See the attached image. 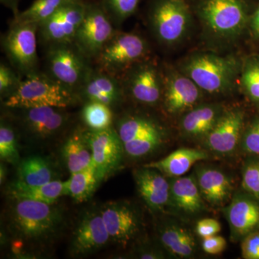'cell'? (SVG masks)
Wrapping results in <instances>:
<instances>
[{
  "mask_svg": "<svg viewBox=\"0 0 259 259\" xmlns=\"http://www.w3.org/2000/svg\"><path fill=\"white\" fill-rule=\"evenodd\" d=\"M98 2L115 28L118 29L136 12L141 0H98Z\"/></svg>",
  "mask_w": 259,
  "mask_h": 259,
  "instance_id": "d6a6232c",
  "label": "cell"
},
{
  "mask_svg": "<svg viewBox=\"0 0 259 259\" xmlns=\"http://www.w3.org/2000/svg\"><path fill=\"white\" fill-rule=\"evenodd\" d=\"M224 212L233 238L247 236L259 226V204L244 196L233 198Z\"/></svg>",
  "mask_w": 259,
  "mask_h": 259,
  "instance_id": "d6986e66",
  "label": "cell"
},
{
  "mask_svg": "<svg viewBox=\"0 0 259 259\" xmlns=\"http://www.w3.org/2000/svg\"><path fill=\"white\" fill-rule=\"evenodd\" d=\"M221 116V110L214 105L197 107L184 117L182 122V131L190 137H206Z\"/></svg>",
  "mask_w": 259,
  "mask_h": 259,
  "instance_id": "4316f807",
  "label": "cell"
},
{
  "mask_svg": "<svg viewBox=\"0 0 259 259\" xmlns=\"http://www.w3.org/2000/svg\"><path fill=\"white\" fill-rule=\"evenodd\" d=\"M110 241L100 210L90 209L83 213L75 227L71 243L74 256H83L101 249Z\"/></svg>",
  "mask_w": 259,
  "mask_h": 259,
  "instance_id": "9a60e30c",
  "label": "cell"
},
{
  "mask_svg": "<svg viewBox=\"0 0 259 259\" xmlns=\"http://www.w3.org/2000/svg\"><path fill=\"white\" fill-rule=\"evenodd\" d=\"M93 162L82 171L71 174L64 182V195H69L76 202H83L91 197L99 185Z\"/></svg>",
  "mask_w": 259,
  "mask_h": 259,
  "instance_id": "f1b7e54d",
  "label": "cell"
},
{
  "mask_svg": "<svg viewBox=\"0 0 259 259\" xmlns=\"http://www.w3.org/2000/svg\"><path fill=\"white\" fill-rule=\"evenodd\" d=\"M242 82L250 98L259 102V62L250 63L245 66Z\"/></svg>",
  "mask_w": 259,
  "mask_h": 259,
  "instance_id": "8d00e7d4",
  "label": "cell"
},
{
  "mask_svg": "<svg viewBox=\"0 0 259 259\" xmlns=\"http://www.w3.org/2000/svg\"><path fill=\"white\" fill-rule=\"evenodd\" d=\"M202 245L206 253L211 255H218L226 249L227 242L223 237L216 235L204 238Z\"/></svg>",
  "mask_w": 259,
  "mask_h": 259,
  "instance_id": "b9f144b4",
  "label": "cell"
},
{
  "mask_svg": "<svg viewBox=\"0 0 259 259\" xmlns=\"http://www.w3.org/2000/svg\"><path fill=\"white\" fill-rule=\"evenodd\" d=\"M243 124V114L231 110L221 115L210 132L206 136V146L219 154L228 155L235 151Z\"/></svg>",
  "mask_w": 259,
  "mask_h": 259,
  "instance_id": "e0dca14e",
  "label": "cell"
},
{
  "mask_svg": "<svg viewBox=\"0 0 259 259\" xmlns=\"http://www.w3.org/2000/svg\"><path fill=\"white\" fill-rule=\"evenodd\" d=\"M203 199L196 177H175L170 183L169 204L186 214L202 212Z\"/></svg>",
  "mask_w": 259,
  "mask_h": 259,
  "instance_id": "44dd1931",
  "label": "cell"
},
{
  "mask_svg": "<svg viewBox=\"0 0 259 259\" xmlns=\"http://www.w3.org/2000/svg\"><path fill=\"white\" fill-rule=\"evenodd\" d=\"M139 258L144 259H158L164 258V255L159 250L155 249H146L141 250Z\"/></svg>",
  "mask_w": 259,
  "mask_h": 259,
  "instance_id": "7bdbcfd3",
  "label": "cell"
},
{
  "mask_svg": "<svg viewBox=\"0 0 259 259\" xmlns=\"http://www.w3.org/2000/svg\"><path fill=\"white\" fill-rule=\"evenodd\" d=\"M63 156L71 175L91 166L93 153L83 129L78 127L68 138L63 147Z\"/></svg>",
  "mask_w": 259,
  "mask_h": 259,
  "instance_id": "484cf974",
  "label": "cell"
},
{
  "mask_svg": "<svg viewBox=\"0 0 259 259\" xmlns=\"http://www.w3.org/2000/svg\"><path fill=\"white\" fill-rule=\"evenodd\" d=\"M190 13L185 0H156L150 13V23L159 41L171 44L184 35Z\"/></svg>",
  "mask_w": 259,
  "mask_h": 259,
  "instance_id": "7c38bea8",
  "label": "cell"
},
{
  "mask_svg": "<svg viewBox=\"0 0 259 259\" xmlns=\"http://www.w3.org/2000/svg\"><path fill=\"white\" fill-rule=\"evenodd\" d=\"M241 252L243 258L259 259V232H253L245 237Z\"/></svg>",
  "mask_w": 259,
  "mask_h": 259,
  "instance_id": "ab89813d",
  "label": "cell"
},
{
  "mask_svg": "<svg viewBox=\"0 0 259 259\" xmlns=\"http://www.w3.org/2000/svg\"><path fill=\"white\" fill-rule=\"evenodd\" d=\"M2 5L13 12V15L16 16L19 13L18 6L20 0H0Z\"/></svg>",
  "mask_w": 259,
  "mask_h": 259,
  "instance_id": "ee69618b",
  "label": "cell"
},
{
  "mask_svg": "<svg viewBox=\"0 0 259 259\" xmlns=\"http://www.w3.org/2000/svg\"><path fill=\"white\" fill-rule=\"evenodd\" d=\"M164 137H148L135 139L123 143L124 151L127 156L140 158L153 152L163 142Z\"/></svg>",
  "mask_w": 259,
  "mask_h": 259,
  "instance_id": "d590c367",
  "label": "cell"
},
{
  "mask_svg": "<svg viewBox=\"0 0 259 259\" xmlns=\"http://www.w3.org/2000/svg\"><path fill=\"white\" fill-rule=\"evenodd\" d=\"M201 15L212 31L224 36L238 33L246 21L241 0H207Z\"/></svg>",
  "mask_w": 259,
  "mask_h": 259,
  "instance_id": "5bb4252c",
  "label": "cell"
},
{
  "mask_svg": "<svg viewBox=\"0 0 259 259\" xmlns=\"http://www.w3.org/2000/svg\"><path fill=\"white\" fill-rule=\"evenodd\" d=\"M6 168L4 165L2 163L0 166V183L3 184L5 182V177H6Z\"/></svg>",
  "mask_w": 259,
  "mask_h": 259,
  "instance_id": "bcb514c9",
  "label": "cell"
},
{
  "mask_svg": "<svg viewBox=\"0 0 259 259\" xmlns=\"http://www.w3.org/2000/svg\"><path fill=\"white\" fill-rule=\"evenodd\" d=\"M23 78L17 72L11 65L2 61L0 64V97L5 101L18 90Z\"/></svg>",
  "mask_w": 259,
  "mask_h": 259,
  "instance_id": "e575fe53",
  "label": "cell"
},
{
  "mask_svg": "<svg viewBox=\"0 0 259 259\" xmlns=\"http://www.w3.org/2000/svg\"><path fill=\"white\" fill-rule=\"evenodd\" d=\"M144 37L134 32L117 30L93 61L99 69L120 78L127 70L147 56Z\"/></svg>",
  "mask_w": 259,
  "mask_h": 259,
  "instance_id": "5b68a950",
  "label": "cell"
},
{
  "mask_svg": "<svg viewBox=\"0 0 259 259\" xmlns=\"http://www.w3.org/2000/svg\"><path fill=\"white\" fill-rule=\"evenodd\" d=\"M77 0H34L29 8L19 12L13 20L19 23L40 25L52 16L65 5Z\"/></svg>",
  "mask_w": 259,
  "mask_h": 259,
  "instance_id": "4dcf8cb0",
  "label": "cell"
},
{
  "mask_svg": "<svg viewBox=\"0 0 259 259\" xmlns=\"http://www.w3.org/2000/svg\"><path fill=\"white\" fill-rule=\"evenodd\" d=\"M80 102H97L111 107L120 105L125 94L120 79L94 65L77 93Z\"/></svg>",
  "mask_w": 259,
  "mask_h": 259,
  "instance_id": "2e32d148",
  "label": "cell"
},
{
  "mask_svg": "<svg viewBox=\"0 0 259 259\" xmlns=\"http://www.w3.org/2000/svg\"><path fill=\"white\" fill-rule=\"evenodd\" d=\"M15 200L10 211V227L20 239L37 243L45 241L60 229L62 215L53 204L30 199Z\"/></svg>",
  "mask_w": 259,
  "mask_h": 259,
  "instance_id": "6da1fadb",
  "label": "cell"
},
{
  "mask_svg": "<svg viewBox=\"0 0 259 259\" xmlns=\"http://www.w3.org/2000/svg\"><path fill=\"white\" fill-rule=\"evenodd\" d=\"M208 158L204 151L194 148H180L159 161L151 162L144 166L155 168L163 175L180 177L185 175L197 162Z\"/></svg>",
  "mask_w": 259,
  "mask_h": 259,
  "instance_id": "cb8c5ba5",
  "label": "cell"
},
{
  "mask_svg": "<svg viewBox=\"0 0 259 259\" xmlns=\"http://www.w3.org/2000/svg\"><path fill=\"white\" fill-rule=\"evenodd\" d=\"M80 102L77 94L44 71L24 78L18 90L3 102L6 108L54 107L67 108Z\"/></svg>",
  "mask_w": 259,
  "mask_h": 259,
  "instance_id": "7a4b0ae2",
  "label": "cell"
},
{
  "mask_svg": "<svg viewBox=\"0 0 259 259\" xmlns=\"http://www.w3.org/2000/svg\"><path fill=\"white\" fill-rule=\"evenodd\" d=\"M10 193L14 199H30L48 204H54L64 195V182L51 181L40 186H28L17 181L10 187Z\"/></svg>",
  "mask_w": 259,
  "mask_h": 259,
  "instance_id": "83f0119b",
  "label": "cell"
},
{
  "mask_svg": "<svg viewBox=\"0 0 259 259\" xmlns=\"http://www.w3.org/2000/svg\"><path fill=\"white\" fill-rule=\"evenodd\" d=\"M44 72L77 94L93 69V61L74 42L44 48Z\"/></svg>",
  "mask_w": 259,
  "mask_h": 259,
  "instance_id": "3957f363",
  "label": "cell"
},
{
  "mask_svg": "<svg viewBox=\"0 0 259 259\" xmlns=\"http://www.w3.org/2000/svg\"><path fill=\"white\" fill-rule=\"evenodd\" d=\"M242 185L245 190L259 199V163H250L245 166Z\"/></svg>",
  "mask_w": 259,
  "mask_h": 259,
  "instance_id": "74e56055",
  "label": "cell"
},
{
  "mask_svg": "<svg viewBox=\"0 0 259 259\" xmlns=\"http://www.w3.org/2000/svg\"><path fill=\"white\" fill-rule=\"evenodd\" d=\"M251 28L255 35L259 37V8L255 12L251 20Z\"/></svg>",
  "mask_w": 259,
  "mask_h": 259,
  "instance_id": "f6af8a7d",
  "label": "cell"
},
{
  "mask_svg": "<svg viewBox=\"0 0 259 259\" xmlns=\"http://www.w3.org/2000/svg\"><path fill=\"white\" fill-rule=\"evenodd\" d=\"M199 88L190 77L181 75L170 76L162 94L167 112L177 114L190 108L198 101Z\"/></svg>",
  "mask_w": 259,
  "mask_h": 259,
  "instance_id": "ffe728a7",
  "label": "cell"
},
{
  "mask_svg": "<svg viewBox=\"0 0 259 259\" xmlns=\"http://www.w3.org/2000/svg\"><path fill=\"white\" fill-rule=\"evenodd\" d=\"M140 195L150 209L160 212L169 204L170 184L155 168L144 166L134 171Z\"/></svg>",
  "mask_w": 259,
  "mask_h": 259,
  "instance_id": "ac0fdd59",
  "label": "cell"
},
{
  "mask_svg": "<svg viewBox=\"0 0 259 259\" xmlns=\"http://www.w3.org/2000/svg\"><path fill=\"white\" fill-rule=\"evenodd\" d=\"M18 182L28 186H40L54 178L52 168L47 160L40 156L25 158L19 164Z\"/></svg>",
  "mask_w": 259,
  "mask_h": 259,
  "instance_id": "f546056e",
  "label": "cell"
},
{
  "mask_svg": "<svg viewBox=\"0 0 259 259\" xmlns=\"http://www.w3.org/2000/svg\"><path fill=\"white\" fill-rule=\"evenodd\" d=\"M161 245L170 253L178 258H190L197 251V242L188 228L176 223H168L160 228Z\"/></svg>",
  "mask_w": 259,
  "mask_h": 259,
  "instance_id": "603a6c76",
  "label": "cell"
},
{
  "mask_svg": "<svg viewBox=\"0 0 259 259\" xmlns=\"http://www.w3.org/2000/svg\"><path fill=\"white\" fill-rule=\"evenodd\" d=\"M85 13L74 44L90 60L95 58L118 29L98 0H85Z\"/></svg>",
  "mask_w": 259,
  "mask_h": 259,
  "instance_id": "52a82bcc",
  "label": "cell"
},
{
  "mask_svg": "<svg viewBox=\"0 0 259 259\" xmlns=\"http://www.w3.org/2000/svg\"><path fill=\"white\" fill-rule=\"evenodd\" d=\"M221 231L220 223L212 218L200 220L196 226V232L201 238H206L216 236Z\"/></svg>",
  "mask_w": 259,
  "mask_h": 259,
  "instance_id": "60d3db41",
  "label": "cell"
},
{
  "mask_svg": "<svg viewBox=\"0 0 259 259\" xmlns=\"http://www.w3.org/2000/svg\"><path fill=\"white\" fill-rule=\"evenodd\" d=\"M236 70L234 59L213 54L194 56L185 66L189 77L199 88L209 93H222L229 88Z\"/></svg>",
  "mask_w": 259,
  "mask_h": 259,
  "instance_id": "8992f818",
  "label": "cell"
},
{
  "mask_svg": "<svg viewBox=\"0 0 259 259\" xmlns=\"http://www.w3.org/2000/svg\"><path fill=\"white\" fill-rule=\"evenodd\" d=\"M114 127L122 144L144 138L164 137L161 126L145 116L132 114L120 116L115 121Z\"/></svg>",
  "mask_w": 259,
  "mask_h": 259,
  "instance_id": "d4e9b609",
  "label": "cell"
},
{
  "mask_svg": "<svg viewBox=\"0 0 259 259\" xmlns=\"http://www.w3.org/2000/svg\"><path fill=\"white\" fill-rule=\"evenodd\" d=\"M196 179L204 200L213 206H221L228 202L232 193V185L226 174L217 168H198Z\"/></svg>",
  "mask_w": 259,
  "mask_h": 259,
  "instance_id": "7402d4cb",
  "label": "cell"
},
{
  "mask_svg": "<svg viewBox=\"0 0 259 259\" xmlns=\"http://www.w3.org/2000/svg\"><path fill=\"white\" fill-rule=\"evenodd\" d=\"M83 134L91 148L97 180L100 183L120 168L125 152L123 144L114 126L100 131L85 129Z\"/></svg>",
  "mask_w": 259,
  "mask_h": 259,
  "instance_id": "9c48e42d",
  "label": "cell"
},
{
  "mask_svg": "<svg viewBox=\"0 0 259 259\" xmlns=\"http://www.w3.org/2000/svg\"><path fill=\"white\" fill-rule=\"evenodd\" d=\"M119 79L125 95H129L140 104L154 106L161 100L162 81L156 66L149 61H140Z\"/></svg>",
  "mask_w": 259,
  "mask_h": 259,
  "instance_id": "4fadbf2b",
  "label": "cell"
},
{
  "mask_svg": "<svg viewBox=\"0 0 259 259\" xmlns=\"http://www.w3.org/2000/svg\"><path fill=\"white\" fill-rule=\"evenodd\" d=\"M35 23L12 20L9 28L2 35V49L10 64L22 77L40 71L37 54V31Z\"/></svg>",
  "mask_w": 259,
  "mask_h": 259,
  "instance_id": "277c9868",
  "label": "cell"
},
{
  "mask_svg": "<svg viewBox=\"0 0 259 259\" xmlns=\"http://www.w3.org/2000/svg\"><path fill=\"white\" fill-rule=\"evenodd\" d=\"M110 241L125 248L140 236L143 221L141 213L127 201L107 202L100 209Z\"/></svg>",
  "mask_w": 259,
  "mask_h": 259,
  "instance_id": "30bf717a",
  "label": "cell"
},
{
  "mask_svg": "<svg viewBox=\"0 0 259 259\" xmlns=\"http://www.w3.org/2000/svg\"><path fill=\"white\" fill-rule=\"evenodd\" d=\"M80 116L86 129L92 131L109 128L113 126L115 122L113 110L100 102H83Z\"/></svg>",
  "mask_w": 259,
  "mask_h": 259,
  "instance_id": "1f68e13d",
  "label": "cell"
},
{
  "mask_svg": "<svg viewBox=\"0 0 259 259\" xmlns=\"http://www.w3.org/2000/svg\"><path fill=\"white\" fill-rule=\"evenodd\" d=\"M243 148L248 153L259 155V120L253 122L245 133Z\"/></svg>",
  "mask_w": 259,
  "mask_h": 259,
  "instance_id": "f35d334b",
  "label": "cell"
},
{
  "mask_svg": "<svg viewBox=\"0 0 259 259\" xmlns=\"http://www.w3.org/2000/svg\"><path fill=\"white\" fill-rule=\"evenodd\" d=\"M20 127L32 137L47 139L64 132L71 121V115L65 108L36 107L30 108H10Z\"/></svg>",
  "mask_w": 259,
  "mask_h": 259,
  "instance_id": "8fae6325",
  "label": "cell"
},
{
  "mask_svg": "<svg viewBox=\"0 0 259 259\" xmlns=\"http://www.w3.org/2000/svg\"><path fill=\"white\" fill-rule=\"evenodd\" d=\"M0 158L8 163L19 161L16 134L10 122L2 120L0 125Z\"/></svg>",
  "mask_w": 259,
  "mask_h": 259,
  "instance_id": "836d02e7",
  "label": "cell"
},
{
  "mask_svg": "<svg viewBox=\"0 0 259 259\" xmlns=\"http://www.w3.org/2000/svg\"><path fill=\"white\" fill-rule=\"evenodd\" d=\"M85 0L65 5L39 25L37 37L42 47L72 44L85 13Z\"/></svg>",
  "mask_w": 259,
  "mask_h": 259,
  "instance_id": "ba28073f",
  "label": "cell"
}]
</instances>
